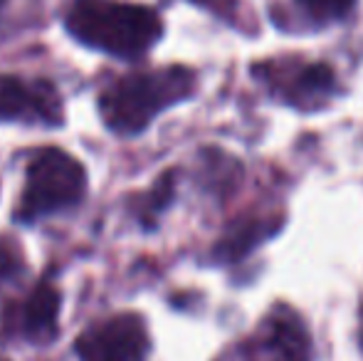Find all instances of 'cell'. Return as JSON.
<instances>
[{
	"instance_id": "cell-1",
	"label": "cell",
	"mask_w": 363,
	"mask_h": 361,
	"mask_svg": "<svg viewBox=\"0 0 363 361\" xmlns=\"http://www.w3.org/2000/svg\"><path fill=\"white\" fill-rule=\"evenodd\" d=\"M65 25L82 45L119 60L141 57L163 35L161 18L151 8L119 0H74Z\"/></svg>"
},
{
	"instance_id": "cell-2",
	"label": "cell",
	"mask_w": 363,
	"mask_h": 361,
	"mask_svg": "<svg viewBox=\"0 0 363 361\" xmlns=\"http://www.w3.org/2000/svg\"><path fill=\"white\" fill-rule=\"evenodd\" d=\"M193 91V74L183 67L134 72L116 79L99 94V114L106 129L119 136L141 134L166 106Z\"/></svg>"
},
{
	"instance_id": "cell-3",
	"label": "cell",
	"mask_w": 363,
	"mask_h": 361,
	"mask_svg": "<svg viewBox=\"0 0 363 361\" xmlns=\"http://www.w3.org/2000/svg\"><path fill=\"white\" fill-rule=\"evenodd\" d=\"M86 193V171L74 156L60 149H43L30 159L20 196L18 221L35 223L74 208Z\"/></svg>"
},
{
	"instance_id": "cell-4",
	"label": "cell",
	"mask_w": 363,
	"mask_h": 361,
	"mask_svg": "<svg viewBox=\"0 0 363 361\" xmlns=\"http://www.w3.org/2000/svg\"><path fill=\"white\" fill-rule=\"evenodd\" d=\"M74 349L82 361H144L148 352L146 324L139 314H116L82 332Z\"/></svg>"
},
{
	"instance_id": "cell-5",
	"label": "cell",
	"mask_w": 363,
	"mask_h": 361,
	"mask_svg": "<svg viewBox=\"0 0 363 361\" xmlns=\"http://www.w3.org/2000/svg\"><path fill=\"white\" fill-rule=\"evenodd\" d=\"M0 121L60 126L65 124L62 96L48 79L0 74Z\"/></svg>"
},
{
	"instance_id": "cell-6",
	"label": "cell",
	"mask_w": 363,
	"mask_h": 361,
	"mask_svg": "<svg viewBox=\"0 0 363 361\" xmlns=\"http://www.w3.org/2000/svg\"><path fill=\"white\" fill-rule=\"evenodd\" d=\"M60 292L48 282H40L23 302L0 314V324L10 337L30 344H50L60 332Z\"/></svg>"
},
{
	"instance_id": "cell-7",
	"label": "cell",
	"mask_w": 363,
	"mask_h": 361,
	"mask_svg": "<svg viewBox=\"0 0 363 361\" xmlns=\"http://www.w3.org/2000/svg\"><path fill=\"white\" fill-rule=\"evenodd\" d=\"M267 349H272L274 361H306V337L294 322H274Z\"/></svg>"
},
{
	"instance_id": "cell-8",
	"label": "cell",
	"mask_w": 363,
	"mask_h": 361,
	"mask_svg": "<svg viewBox=\"0 0 363 361\" xmlns=\"http://www.w3.org/2000/svg\"><path fill=\"white\" fill-rule=\"evenodd\" d=\"M299 3L304 5L314 18L334 20V18H344V15L354 8L356 0H299Z\"/></svg>"
},
{
	"instance_id": "cell-9",
	"label": "cell",
	"mask_w": 363,
	"mask_h": 361,
	"mask_svg": "<svg viewBox=\"0 0 363 361\" xmlns=\"http://www.w3.org/2000/svg\"><path fill=\"white\" fill-rule=\"evenodd\" d=\"M20 270H23V257H20V250L8 243L5 238H0V282L15 277Z\"/></svg>"
},
{
	"instance_id": "cell-10",
	"label": "cell",
	"mask_w": 363,
	"mask_h": 361,
	"mask_svg": "<svg viewBox=\"0 0 363 361\" xmlns=\"http://www.w3.org/2000/svg\"><path fill=\"white\" fill-rule=\"evenodd\" d=\"M193 3H198V5H208V8H218L220 0H193Z\"/></svg>"
},
{
	"instance_id": "cell-11",
	"label": "cell",
	"mask_w": 363,
	"mask_h": 361,
	"mask_svg": "<svg viewBox=\"0 0 363 361\" xmlns=\"http://www.w3.org/2000/svg\"><path fill=\"white\" fill-rule=\"evenodd\" d=\"M5 3H8V0H0V10H3V8H5Z\"/></svg>"
}]
</instances>
